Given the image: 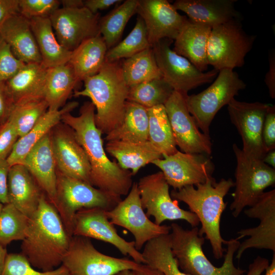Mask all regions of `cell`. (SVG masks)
I'll return each mask as SVG.
<instances>
[{
  "instance_id": "cell-55",
  "label": "cell",
  "mask_w": 275,
  "mask_h": 275,
  "mask_svg": "<svg viewBox=\"0 0 275 275\" xmlns=\"http://www.w3.org/2000/svg\"><path fill=\"white\" fill-rule=\"evenodd\" d=\"M262 160L267 165L275 169V149L268 151Z\"/></svg>"
},
{
  "instance_id": "cell-16",
  "label": "cell",
  "mask_w": 275,
  "mask_h": 275,
  "mask_svg": "<svg viewBox=\"0 0 275 275\" xmlns=\"http://www.w3.org/2000/svg\"><path fill=\"white\" fill-rule=\"evenodd\" d=\"M151 163L160 169L168 184L174 189L203 183L212 177L214 170V165L208 155L179 150Z\"/></svg>"
},
{
  "instance_id": "cell-15",
  "label": "cell",
  "mask_w": 275,
  "mask_h": 275,
  "mask_svg": "<svg viewBox=\"0 0 275 275\" xmlns=\"http://www.w3.org/2000/svg\"><path fill=\"white\" fill-rule=\"evenodd\" d=\"M186 96L174 91L164 104L176 145L184 153L210 155L212 152L210 136L200 131L189 113Z\"/></svg>"
},
{
  "instance_id": "cell-4",
  "label": "cell",
  "mask_w": 275,
  "mask_h": 275,
  "mask_svg": "<svg viewBox=\"0 0 275 275\" xmlns=\"http://www.w3.org/2000/svg\"><path fill=\"white\" fill-rule=\"evenodd\" d=\"M84 88L74 96L87 97L95 108V123L106 135L123 122L129 87L123 75L120 61L105 62L96 74L86 78Z\"/></svg>"
},
{
  "instance_id": "cell-17",
  "label": "cell",
  "mask_w": 275,
  "mask_h": 275,
  "mask_svg": "<svg viewBox=\"0 0 275 275\" xmlns=\"http://www.w3.org/2000/svg\"><path fill=\"white\" fill-rule=\"evenodd\" d=\"M49 18L59 43L70 51L84 41L100 35L99 14H93L85 7L59 8Z\"/></svg>"
},
{
  "instance_id": "cell-19",
  "label": "cell",
  "mask_w": 275,
  "mask_h": 275,
  "mask_svg": "<svg viewBox=\"0 0 275 275\" xmlns=\"http://www.w3.org/2000/svg\"><path fill=\"white\" fill-rule=\"evenodd\" d=\"M244 213L249 217L257 218L259 224L256 227L242 229L237 232V239L249 238L240 243L236 258L240 259L248 249L269 250L275 253V189L265 191Z\"/></svg>"
},
{
  "instance_id": "cell-52",
  "label": "cell",
  "mask_w": 275,
  "mask_h": 275,
  "mask_svg": "<svg viewBox=\"0 0 275 275\" xmlns=\"http://www.w3.org/2000/svg\"><path fill=\"white\" fill-rule=\"evenodd\" d=\"M269 264L267 259L258 256L249 265L248 271L244 275H261Z\"/></svg>"
},
{
  "instance_id": "cell-5",
  "label": "cell",
  "mask_w": 275,
  "mask_h": 275,
  "mask_svg": "<svg viewBox=\"0 0 275 275\" xmlns=\"http://www.w3.org/2000/svg\"><path fill=\"white\" fill-rule=\"evenodd\" d=\"M171 249L179 268L188 275H241L246 272L236 268L233 257L240 244L239 240L227 241L224 261L221 267L214 266L205 255L202 246L205 238L199 234L197 227L183 229L177 223L170 226Z\"/></svg>"
},
{
  "instance_id": "cell-58",
  "label": "cell",
  "mask_w": 275,
  "mask_h": 275,
  "mask_svg": "<svg viewBox=\"0 0 275 275\" xmlns=\"http://www.w3.org/2000/svg\"><path fill=\"white\" fill-rule=\"evenodd\" d=\"M114 275H136V274L133 270H125L121 271Z\"/></svg>"
},
{
  "instance_id": "cell-10",
  "label": "cell",
  "mask_w": 275,
  "mask_h": 275,
  "mask_svg": "<svg viewBox=\"0 0 275 275\" xmlns=\"http://www.w3.org/2000/svg\"><path fill=\"white\" fill-rule=\"evenodd\" d=\"M70 275H114L140 266L133 260L108 256L98 251L90 238L72 236L62 261Z\"/></svg>"
},
{
  "instance_id": "cell-27",
  "label": "cell",
  "mask_w": 275,
  "mask_h": 275,
  "mask_svg": "<svg viewBox=\"0 0 275 275\" xmlns=\"http://www.w3.org/2000/svg\"><path fill=\"white\" fill-rule=\"evenodd\" d=\"M78 104V102L73 101L65 104L59 110H48L29 132L18 139L7 159L10 166L23 164L25 157L31 149L61 122L63 114L70 112Z\"/></svg>"
},
{
  "instance_id": "cell-9",
  "label": "cell",
  "mask_w": 275,
  "mask_h": 275,
  "mask_svg": "<svg viewBox=\"0 0 275 275\" xmlns=\"http://www.w3.org/2000/svg\"><path fill=\"white\" fill-rule=\"evenodd\" d=\"M214 82L206 89L185 97L187 109L201 131L209 135V127L216 114L222 107L246 87L238 73L232 69L219 71Z\"/></svg>"
},
{
  "instance_id": "cell-28",
  "label": "cell",
  "mask_w": 275,
  "mask_h": 275,
  "mask_svg": "<svg viewBox=\"0 0 275 275\" xmlns=\"http://www.w3.org/2000/svg\"><path fill=\"white\" fill-rule=\"evenodd\" d=\"M105 150L116 159L121 168L131 170L132 175H135L141 168L162 157L149 141H109L106 144Z\"/></svg>"
},
{
  "instance_id": "cell-30",
  "label": "cell",
  "mask_w": 275,
  "mask_h": 275,
  "mask_svg": "<svg viewBox=\"0 0 275 275\" xmlns=\"http://www.w3.org/2000/svg\"><path fill=\"white\" fill-rule=\"evenodd\" d=\"M31 26L42 59V64L49 68L67 63L72 51L58 41L49 17L30 19Z\"/></svg>"
},
{
  "instance_id": "cell-51",
  "label": "cell",
  "mask_w": 275,
  "mask_h": 275,
  "mask_svg": "<svg viewBox=\"0 0 275 275\" xmlns=\"http://www.w3.org/2000/svg\"><path fill=\"white\" fill-rule=\"evenodd\" d=\"M122 2L121 0H86L84 1V4L85 7L92 13L96 14L98 10L107 9Z\"/></svg>"
},
{
  "instance_id": "cell-50",
  "label": "cell",
  "mask_w": 275,
  "mask_h": 275,
  "mask_svg": "<svg viewBox=\"0 0 275 275\" xmlns=\"http://www.w3.org/2000/svg\"><path fill=\"white\" fill-rule=\"evenodd\" d=\"M269 69L265 75L264 81L267 86L270 96L275 98V52L271 51L268 56Z\"/></svg>"
},
{
  "instance_id": "cell-39",
  "label": "cell",
  "mask_w": 275,
  "mask_h": 275,
  "mask_svg": "<svg viewBox=\"0 0 275 275\" xmlns=\"http://www.w3.org/2000/svg\"><path fill=\"white\" fill-rule=\"evenodd\" d=\"M43 97H33L15 103L9 116L16 128L19 138L25 135L48 111Z\"/></svg>"
},
{
  "instance_id": "cell-31",
  "label": "cell",
  "mask_w": 275,
  "mask_h": 275,
  "mask_svg": "<svg viewBox=\"0 0 275 275\" xmlns=\"http://www.w3.org/2000/svg\"><path fill=\"white\" fill-rule=\"evenodd\" d=\"M47 68L41 63L25 65L5 81L14 103L25 99L43 97Z\"/></svg>"
},
{
  "instance_id": "cell-21",
  "label": "cell",
  "mask_w": 275,
  "mask_h": 275,
  "mask_svg": "<svg viewBox=\"0 0 275 275\" xmlns=\"http://www.w3.org/2000/svg\"><path fill=\"white\" fill-rule=\"evenodd\" d=\"M136 13L144 22L152 47L163 39L175 40L188 20L167 0H138Z\"/></svg>"
},
{
  "instance_id": "cell-33",
  "label": "cell",
  "mask_w": 275,
  "mask_h": 275,
  "mask_svg": "<svg viewBox=\"0 0 275 275\" xmlns=\"http://www.w3.org/2000/svg\"><path fill=\"white\" fill-rule=\"evenodd\" d=\"M105 140L142 142L148 141V116L145 107L126 101L121 124L106 134Z\"/></svg>"
},
{
  "instance_id": "cell-23",
  "label": "cell",
  "mask_w": 275,
  "mask_h": 275,
  "mask_svg": "<svg viewBox=\"0 0 275 275\" xmlns=\"http://www.w3.org/2000/svg\"><path fill=\"white\" fill-rule=\"evenodd\" d=\"M0 36L10 46L14 55L21 61L25 64H42L29 18L20 13L12 16L1 26Z\"/></svg>"
},
{
  "instance_id": "cell-8",
  "label": "cell",
  "mask_w": 275,
  "mask_h": 275,
  "mask_svg": "<svg viewBox=\"0 0 275 275\" xmlns=\"http://www.w3.org/2000/svg\"><path fill=\"white\" fill-rule=\"evenodd\" d=\"M236 160L235 190L230 209L237 217L246 207H251L269 186L275 183V169L262 160L246 156L237 145L232 146Z\"/></svg>"
},
{
  "instance_id": "cell-12",
  "label": "cell",
  "mask_w": 275,
  "mask_h": 275,
  "mask_svg": "<svg viewBox=\"0 0 275 275\" xmlns=\"http://www.w3.org/2000/svg\"><path fill=\"white\" fill-rule=\"evenodd\" d=\"M141 204L146 214L158 225L166 221L183 220L192 227L200 224L195 214L180 208L172 199L169 185L161 171L141 178L138 183Z\"/></svg>"
},
{
  "instance_id": "cell-11",
  "label": "cell",
  "mask_w": 275,
  "mask_h": 275,
  "mask_svg": "<svg viewBox=\"0 0 275 275\" xmlns=\"http://www.w3.org/2000/svg\"><path fill=\"white\" fill-rule=\"evenodd\" d=\"M173 41L163 39L154 44L152 49L162 77L174 90L186 96L189 90L212 82L219 71L214 69L201 71L171 49Z\"/></svg>"
},
{
  "instance_id": "cell-41",
  "label": "cell",
  "mask_w": 275,
  "mask_h": 275,
  "mask_svg": "<svg viewBox=\"0 0 275 275\" xmlns=\"http://www.w3.org/2000/svg\"><path fill=\"white\" fill-rule=\"evenodd\" d=\"M29 217L12 204H4L0 213V243L5 247L13 241L22 240L26 234Z\"/></svg>"
},
{
  "instance_id": "cell-42",
  "label": "cell",
  "mask_w": 275,
  "mask_h": 275,
  "mask_svg": "<svg viewBox=\"0 0 275 275\" xmlns=\"http://www.w3.org/2000/svg\"><path fill=\"white\" fill-rule=\"evenodd\" d=\"M0 275H70L68 269L61 265L49 271H39L33 267L20 253L8 254Z\"/></svg>"
},
{
  "instance_id": "cell-34",
  "label": "cell",
  "mask_w": 275,
  "mask_h": 275,
  "mask_svg": "<svg viewBox=\"0 0 275 275\" xmlns=\"http://www.w3.org/2000/svg\"><path fill=\"white\" fill-rule=\"evenodd\" d=\"M143 247L142 254L145 264L163 275H188L180 269L173 254L170 233L150 240Z\"/></svg>"
},
{
  "instance_id": "cell-38",
  "label": "cell",
  "mask_w": 275,
  "mask_h": 275,
  "mask_svg": "<svg viewBox=\"0 0 275 275\" xmlns=\"http://www.w3.org/2000/svg\"><path fill=\"white\" fill-rule=\"evenodd\" d=\"M174 91L162 77L156 78L130 88L127 101L149 108L164 105Z\"/></svg>"
},
{
  "instance_id": "cell-20",
  "label": "cell",
  "mask_w": 275,
  "mask_h": 275,
  "mask_svg": "<svg viewBox=\"0 0 275 275\" xmlns=\"http://www.w3.org/2000/svg\"><path fill=\"white\" fill-rule=\"evenodd\" d=\"M51 135L57 170L91 184L90 164L73 130L61 122L52 129Z\"/></svg>"
},
{
  "instance_id": "cell-57",
  "label": "cell",
  "mask_w": 275,
  "mask_h": 275,
  "mask_svg": "<svg viewBox=\"0 0 275 275\" xmlns=\"http://www.w3.org/2000/svg\"><path fill=\"white\" fill-rule=\"evenodd\" d=\"M265 271L264 275H275V253H273L271 262Z\"/></svg>"
},
{
  "instance_id": "cell-36",
  "label": "cell",
  "mask_w": 275,
  "mask_h": 275,
  "mask_svg": "<svg viewBox=\"0 0 275 275\" xmlns=\"http://www.w3.org/2000/svg\"><path fill=\"white\" fill-rule=\"evenodd\" d=\"M147 109L148 141L159 151L162 157L175 153L178 150L164 105Z\"/></svg>"
},
{
  "instance_id": "cell-37",
  "label": "cell",
  "mask_w": 275,
  "mask_h": 275,
  "mask_svg": "<svg viewBox=\"0 0 275 275\" xmlns=\"http://www.w3.org/2000/svg\"><path fill=\"white\" fill-rule=\"evenodd\" d=\"M138 0H126L108 14L100 18V34L107 49L119 43L130 18L136 13Z\"/></svg>"
},
{
  "instance_id": "cell-44",
  "label": "cell",
  "mask_w": 275,
  "mask_h": 275,
  "mask_svg": "<svg viewBox=\"0 0 275 275\" xmlns=\"http://www.w3.org/2000/svg\"><path fill=\"white\" fill-rule=\"evenodd\" d=\"M25 65L14 55L10 46L0 36V81L7 80Z\"/></svg>"
},
{
  "instance_id": "cell-59",
  "label": "cell",
  "mask_w": 275,
  "mask_h": 275,
  "mask_svg": "<svg viewBox=\"0 0 275 275\" xmlns=\"http://www.w3.org/2000/svg\"><path fill=\"white\" fill-rule=\"evenodd\" d=\"M4 204H2L1 202H0V213L2 210V208L3 207Z\"/></svg>"
},
{
  "instance_id": "cell-24",
  "label": "cell",
  "mask_w": 275,
  "mask_h": 275,
  "mask_svg": "<svg viewBox=\"0 0 275 275\" xmlns=\"http://www.w3.org/2000/svg\"><path fill=\"white\" fill-rule=\"evenodd\" d=\"M236 0H177L173 4L192 21L212 28L234 19H241L234 7Z\"/></svg>"
},
{
  "instance_id": "cell-13",
  "label": "cell",
  "mask_w": 275,
  "mask_h": 275,
  "mask_svg": "<svg viewBox=\"0 0 275 275\" xmlns=\"http://www.w3.org/2000/svg\"><path fill=\"white\" fill-rule=\"evenodd\" d=\"M105 212L112 224L123 227L132 234L139 251L150 240L170 232V226L158 225L149 218L142 207L136 182L133 183L124 200Z\"/></svg>"
},
{
  "instance_id": "cell-53",
  "label": "cell",
  "mask_w": 275,
  "mask_h": 275,
  "mask_svg": "<svg viewBox=\"0 0 275 275\" xmlns=\"http://www.w3.org/2000/svg\"><path fill=\"white\" fill-rule=\"evenodd\" d=\"M134 271L136 275H163L160 271L145 264H141L139 268Z\"/></svg>"
},
{
  "instance_id": "cell-7",
  "label": "cell",
  "mask_w": 275,
  "mask_h": 275,
  "mask_svg": "<svg viewBox=\"0 0 275 275\" xmlns=\"http://www.w3.org/2000/svg\"><path fill=\"white\" fill-rule=\"evenodd\" d=\"M241 19H234L211 28L207 47L208 65L219 71L242 67L256 36L248 34Z\"/></svg>"
},
{
  "instance_id": "cell-26",
  "label": "cell",
  "mask_w": 275,
  "mask_h": 275,
  "mask_svg": "<svg viewBox=\"0 0 275 275\" xmlns=\"http://www.w3.org/2000/svg\"><path fill=\"white\" fill-rule=\"evenodd\" d=\"M211 27L197 23L188 18L179 34L175 40L173 50L194 64L199 70L205 72L209 65L207 47Z\"/></svg>"
},
{
  "instance_id": "cell-45",
  "label": "cell",
  "mask_w": 275,
  "mask_h": 275,
  "mask_svg": "<svg viewBox=\"0 0 275 275\" xmlns=\"http://www.w3.org/2000/svg\"><path fill=\"white\" fill-rule=\"evenodd\" d=\"M19 135L13 121L9 118L0 125V159H7Z\"/></svg>"
},
{
  "instance_id": "cell-3",
  "label": "cell",
  "mask_w": 275,
  "mask_h": 275,
  "mask_svg": "<svg viewBox=\"0 0 275 275\" xmlns=\"http://www.w3.org/2000/svg\"><path fill=\"white\" fill-rule=\"evenodd\" d=\"M234 186V182L231 178L216 182L212 177L203 183L173 189L170 193L173 199L185 203L197 216L201 224L199 234L205 235L217 259L224 256L223 244L228 241L223 238L220 230L221 216L227 205L224 198Z\"/></svg>"
},
{
  "instance_id": "cell-56",
  "label": "cell",
  "mask_w": 275,
  "mask_h": 275,
  "mask_svg": "<svg viewBox=\"0 0 275 275\" xmlns=\"http://www.w3.org/2000/svg\"><path fill=\"white\" fill-rule=\"evenodd\" d=\"M7 255L6 249L0 243V274L4 267Z\"/></svg>"
},
{
  "instance_id": "cell-46",
  "label": "cell",
  "mask_w": 275,
  "mask_h": 275,
  "mask_svg": "<svg viewBox=\"0 0 275 275\" xmlns=\"http://www.w3.org/2000/svg\"><path fill=\"white\" fill-rule=\"evenodd\" d=\"M262 140L267 151L275 149V106L270 105L266 114L263 129Z\"/></svg>"
},
{
  "instance_id": "cell-18",
  "label": "cell",
  "mask_w": 275,
  "mask_h": 275,
  "mask_svg": "<svg viewBox=\"0 0 275 275\" xmlns=\"http://www.w3.org/2000/svg\"><path fill=\"white\" fill-rule=\"evenodd\" d=\"M105 212L99 208L78 211L74 219L72 235L108 243L123 255L129 256L138 263L145 264L142 253L135 249L134 241H126L118 234Z\"/></svg>"
},
{
  "instance_id": "cell-54",
  "label": "cell",
  "mask_w": 275,
  "mask_h": 275,
  "mask_svg": "<svg viewBox=\"0 0 275 275\" xmlns=\"http://www.w3.org/2000/svg\"><path fill=\"white\" fill-rule=\"evenodd\" d=\"M63 7L75 8L84 7V1L81 0H64L60 1Z\"/></svg>"
},
{
  "instance_id": "cell-32",
  "label": "cell",
  "mask_w": 275,
  "mask_h": 275,
  "mask_svg": "<svg viewBox=\"0 0 275 275\" xmlns=\"http://www.w3.org/2000/svg\"><path fill=\"white\" fill-rule=\"evenodd\" d=\"M78 81L71 66L66 64L46 69L44 98L48 110H59L65 105Z\"/></svg>"
},
{
  "instance_id": "cell-35",
  "label": "cell",
  "mask_w": 275,
  "mask_h": 275,
  "mask_svg": "<svg viewBox=\"0 0 275 275\" xmlns=\"http://www.w3.org/2000/svg\"><path fill=\"white\" fill-rule=\"evenodd\" d=\"M122 69L124 80L129 88L162 77L152 47L123 60Z\"/></svg>"
},
{
  "instance_id": "cell-1",
  "label": "cell",
  "mask_w": 275,
  "mask_h": 275,
  "mask_svg": "<svg viewBox=\"0 0 275 275\" xmlns=\"http://www.w3.org/2000/svg\"><path fill=\"white\" fill-rule=\"evenodd\" d=\"M95 108L91 101L80 107L79 115L70 112L63 114L61 122L73 131L83 148L91 167V183L97 188L119 199L127 195L132 185L131 171L123 169L107 156L102 133L95 123Z\"/></svg>"
},
{
  "instance_id": "cell-49",
  "label": "cell",
  "mask_w": 275,
  "mask_h": 275,
  "mask_svg": "<svg viewBox=\"0 0 275 275\" xmlns=\"http://www.w3.org/2000/svg\"><path fill=\"white\" fill-rule=\"evenodd\" d=\"M19 13V0H0V28L8 18Z\"/></svg>"
},
{
  "instance_id": "cell-6",
  "label": "cell",
  "mask_w": 275,
  "mask_h": 275,
  "mask_svg": "<svg viewBox=\"0 0 275 275\" xmlns=\"http://www.w3.org/2000/svg\"><path fill=\"white\" fill-rule=\"evenodd\" d=\"M57 210L70 236L76 213L84 209H113L121 200L91 184L72 178L57 169Z\"/></svg>"
},
{
  "instance_id": "cell-48",
  "label": "cell",
  "mask_w": 275,
  "mask_h": 275,
  "mask_svg": "<svg viewBox=\"0 0 275 275\" xmlns=\"http://www.w3.org/2000/svg\"><path fill=\"white\" fill-rule=\"evenodd\" d=\"M10 168L7 159H0V202L4 205L9 203L8 181Z\"/></svg>"
},
{
  "instance_id": "cell-25",
  "label": "cell",
  "mask_w": 275,
  "mask_h": 275,
  "mask_svg": "<svg viewBox=\"0 0 275 275\" xmlns=\"http://www.w3.org/2000/svg\"><path fill=\"white\" fill-rule=\"evenodd\" d=\"M8 188L9 203L30 217L37 210L44 193L24 165L10 167Z\"/></svg>"
},
{
  "instance_id": "cell-29",
  "label": "cell",
  "mask_w": 275,
  "mask_h": 275,
  "mask_svg": "<svg viewBox=\"0 0 275 275\" xmlns=\"http://www.w3.org/2000/svg\"><path fill=\"white\" fill-rule=\"evenodd\" d=\"M107 50L99 35L84 41L72 51L68 63L78 82L99 72L105 62Z\"/></svg>"
},
{
  "instance_id": "cell-14",
  "label": "cell",
  "mask_w": 275,
  "mask_h": 275,
  "mask_svg": "<svg viewBox=\"0 0 275 275\" xmlns=\"http://www.w3.org/2000/svg\"><path fill=\"white\" fill-rule=\"evenodd\" d=\"M270 105L259 102L239 101L234 98L228 104L231 123L242 141L244 154L249 157L262 160L268 152L262 140V129L266 114Z\"/></svg>"
},
{
  "instance_id": "cell-22",
  "label": "cell",
  "mask_w": 275,
  "mask_h": 275,
  "mask_svg": "<svg viewBox=\"0 0 275 275\" xmlns=\"http://www.w3.org/2000/svg\"><path fill=\"white\" fill-rule=\"evenodd\" d=\"M51 131L29 152L23 165L33 176L49 201L57 209V166Z\"/></svg>"
},
{
  "instance_id": "cell-43",
  "label": "cell",
  "mask_w": 275,
  "mask_h": 275,
  "mask_svg": "<svg viewBox=\"0 0 275 275\" xmlns=\"http://www.w3.org/2000/svg\"><path fill=\"white\" fill-rule=\"evenodd\" d=\"M60 5L58 0H19L20 13L29 19L49 17Z\"/></svg>"
},
{
  "instance_id": "cell-2",
  "label": "cell",
  "mask_w": 275,
  "mask_h": 275,
  "mask_svg": "<svg viewBox=\"0 0 275 275\" xmlns=\"http://www.w3.org/2000/svg\"><path fill=\"white\" fill-rule=\"evenodd\" d=\"M72 237L57 209L43 194L37 210L29 217L20 253L35 268L51 270L62 265Z\"/></svg>"
},
{
  "instance_id": "cell-47",
  "label": "cell",
  "mask_w": 275,
  "mask_h": 275,
  "mask_svg": "<svg viewBox=\"0 0 275 275\" xmlns=\"http://www.w3.org/2000/svg\"><path fill=\"white\" fill-rule=\"evenodd\" d=\"M14 105L5 82L0 81V125L8 119Z\"/></svg>"
},
{
  "instance_id": "cell-40",
  "label": "cell",
  "mask_w": 275,
  "mask_h": 275,
  "mask_svg": "<svg viewBox=\"0 0 275 275\" xmlns=\"http://www.w3.org/2000/svg\"><path fill=\"white\" fill-rule=\"evenodd\" d=\"M150 47L145 24L138 16L133 29L127 36L107 50L105 61L113 62L129 58Z\"/></svg>"
}]
</instances>
